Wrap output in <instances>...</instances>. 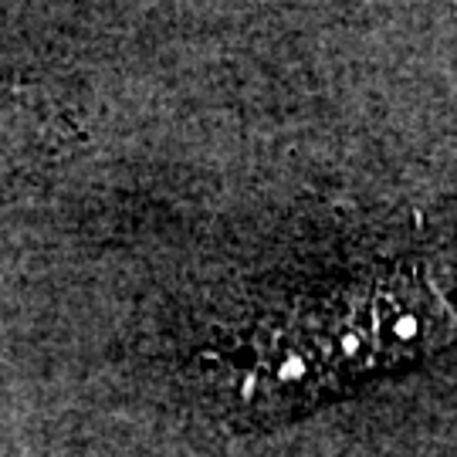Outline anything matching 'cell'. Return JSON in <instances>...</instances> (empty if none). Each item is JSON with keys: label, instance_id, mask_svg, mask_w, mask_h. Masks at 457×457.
<instances>
[{"label": "cell", "instance_id": "1", "mask_svg": "<svg viewBox=\"0 0 457 457\" xmlns=\"http://www.w3.org/2000/svg\"><path fill=\"white\" fill-rule=\"evenodd\" d=\"M451 315L441 295L407 278L295 302L230 345L217 386L241 417L298 413L444 339Z\"/></svg>", "mask_w": 457, "mask_h": 457}]
</instances>
